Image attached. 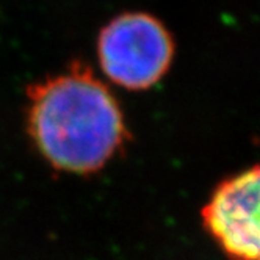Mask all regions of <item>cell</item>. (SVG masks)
Segmentation results:
<instances>
[{"label":"cell","mask_w":260,"mask_h":260,"mask_svg":"<svg viewBox=\"0 0 260 260\" xmlns=\"http://www.w3.org/2000/svg\"><path fill=\"white\" fill-rule=\"evenodd\" d=\"M202 222L229 258L260 260V163L218 185Z\"/></svg>","instance_id":"3957f363"},{"label":"cell","mask_w":260,"mask_h":260,"mask_svg":"<svg viewBox=\"0 0 260 260\" xmlns=\"http://www.w3.org/2000/svg\"><path fill=\"white\" fill-rule=\"evenodd\" d=\"M173 35L155 16L127 11L115 16L99 31L96 55L104 76L128 91L157 85L174 58Z\"/></svg>","instance_id":"7a4b0ae2"},{"label":"cell","mask_w":260,"mask_h":260,"mask_svg":"<svg viewBox=\"0 0 260 260\" xmlns=\"http://www.w3.org/2000/svg\"><path fill=\"white\" fill-rule=\"evenodd\" d=\"M25 130L55 173L83 177L107 168L130 140L118 99L82 60L28 85Z\"/></svg>","instance_id":"6da1fadb"}]
</instances>
